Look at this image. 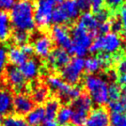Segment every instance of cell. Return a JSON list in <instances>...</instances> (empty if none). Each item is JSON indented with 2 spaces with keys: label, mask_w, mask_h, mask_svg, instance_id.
Returning a JSON list of instances; mask_svg holds the SVG:
<instances>
[{
  "label": "cell",
  "mask_w": 126,
  "mask_h": 126,
  "mask_svg": "<svg viewBox=\"0 0 126 126\" xmlns=\"http://www.w3.org/2000/svg\"><path fill=\"white\" fill-rule=\"evenodd\" d=\"M7 52L4 48L0 47V75L4 72L7 67Z\"/></svg>",
  "instance_id": "cell-30"
},
{
  "label": "cell",
  "mask_w": 126,
  "mask_h": 126,
  "mask_svg": "<svg viewBox=\"0 0 126 126\" xmlns=\"http://www.w3.org/2000/svg\"><path fill=\"white\" fill-rule=\"evenodd\" d=\"M107 6L110 9H117L121 6L124 0H105Z\"/></svg>",
  "instance_id": "cell-38"
},
{
  "label": "cell",
  "mask_w": 126,
  "mask_h": 126,
  "mask_svg": "<svg viewBox=\"0 0 126 126\" xmlns=\"http://www.w3.org/2000/svg\"><path fill=\"white\" fill-rule=\"evenodd\" d=\"M44 117H45L44 107L40 105V106L35 107L27 115L26 121L30 126H40L43 122Z\"/></svg>",
  "instance_id": "cell-22"
},
{
  "label": "cell",
  "mask_w": 126,
  "mask_h": 126,
  "mask_svg": "<svg viewBox=\"0 0 126 126\" xmlns=\"http://www.w3.org/2000/svg\"><path fill=\"white\" fill-rule=\"evenodd\" d=\"M54 4L47 0H37L34 11L35 23L40 28H47L52 23Z\"/></svg>",
  "instance_id": "cell-9"
},
{
  "label": "cell",
  "mask_w": 126,
  "mask_h": 126,
  "mask_svg": "<svg viewBox=\"0 0 126 126\" xmlns=\"http://www.w3.org/2000/svg\"><path fill=\"white\" fill-rule=\"evenodd\" d=\"M7 58L12 66L20 67L28 60V56L22 51L20 47H12L7 53Z\"/></svg>",
  "instance_id": "cell-21"
},
{
  "label": "cell",
  "mask_w": 126,
  "mask_h": 126,
  "mask_svg": "<svg viewBox=\"0 0 126 126\" xmlns=\"http://www.w3.org/2000/svg\"><path fill=\"white\" fill-rule=\"evenodd\" d=\"M122 46V40L117 33L109 32L104 35L97 36L93 41L89 47V52L92 54L96 53H107L115 54L120 49Z\"/></svg>",
  "instance_id": "cell-5"
},
{
  "label": "cell",
  "mask_w": 126,
  "mask_h": 126,
  "mask_svg": "<svg viewBox=\"0 0 126 126\" xmlns=\"http://www.w3.org/2000/svg\"><path fill=\"white\" fill-rule=\"evenodd\" d=\"M110 126H126V113L111 112L110 114Z\"/></svg>",
  "instance_id": "cell-28"
},
{
  "label": "cell",
  "mask_w": 126,
  "mask_h": 126,
  "mask_svg": "<svg viewBox=\"0 0 126 126\" xmlns=\"http://www.w3.org/2000/svg\"><path fill=\"white\" fill-rule=\"evenodd\" d=\"M85 60L81 57H74L69 63L61 69V79L69 85L75 86L80 80L84 71Z\"/></svg>",
  "instance_id": "cell-8"
},
{
  "label": "cell",
  "mask_w": 126,
  "mask_h": 126,
  "mask_svg": "<svg viewBox=\"0 0 126 126\" xmlns=\"http://www.w3.org/2000/svg\"><path fill=\"white\" fill-rule=\"evenodd\" d=\"M2 123L3 126H30L26 119H24L21 116H6Z\"/></svg>",
  "instance_id": "cell-26"
},
{
  "label": "cell",
  "mask_w": 126,
  "mask_h": 126,
  "mask_svg": "<svg viewBox=\"0 0 126 126\" xmlns=\"http://www.w3.org/2000/svg\"><path fill=\"white\" fill-rule=\"evenodd\" d=\"M73 110L71 106L68 105H64L61 107L58 110V113L56 115V121L57 124H60L61 126L67 125L72 118Z\"/></svg>",
  "instance_id": "cell-25"
},
{
  "label": "cell",
  "mask_w": 126,
  "mask_h": 126,
  "mask_svg": "<svg viewBox=\"0 0 126 126\" xmlns=\"http://www.w3.org/2000/svg\"><path fill=\"white\" fill-rule=\"evenodd\" d=\"M52 41L61 48L69 51L72 46L71 35L67 29L64 25H54L51 29ZM69 53V52H68Z\"/></svg>",
  "instance_id": "cell-11"
},
{
  "label": "cell",
  "mask_w": 126,
  "mask_h": 126,
  "mask_svg": "<svg viewBox=\"0 0 126 126\" xmlns=\"http://www.w3.org/2000/svg\"><path fill=\"white\" fill-rule=\"evenodd\" d=\"M76 2H77V5L79 11L87 12V11H89V9L91 8L90 0H76Z\"/></svg>",
  "instance_id": "cell-34"
},
{
  "label": "cell",
  "mask_w": 126,
  "mask_h": 126,
  "mask_svg": "<svg viewBox=\"0 0 126 126\" xmlns=\"http://www.w3.org/2000/svg\"><path fill=\"white\" fill-rule=\"evenodd\" d=\"M110 30V22H104V23H100L98 25V33L102 34V35H105V34L109 33Z\"/></svg>",
  "instance_id": "cell-36"
},
{
  "label": "cell",
  "mask_w": 126,
  "mask_h": 126,
  "mask_svg": "<svg viewBox=\"0 0 126 126\" xmlns=\"http://www.w3.org/2000/svg\"><path fill=\"white\" fill-rule=\"evenodd\" d=\"M84 126H110V114L104 107H98L90 112Z\"/></svg>",
  "instance_id": "cell-14"
},
{
  "label": "cell",
  "mask_w": 126,
  "mask_h": 126,
  "mask_svg": "<svg viewBox=\"0 0 126 126\" xmlns=\"http://www.w3.org/2000/svg\"><path fill=\"white\" fill-rule=\"evenodd\" d=\"M0 126H2V125H0Z\"/></svg>",
  "instance_id": "cell-43"
},
{
  "label": "cell",
  "mask_w": 126,
  "mask_h": 126,
  "mask_svg": "<svg viewBox=\"0 0 126 126\" xmlns=\"http://www.w3.org/2000/svg\"><path fill=\"white\" fill-rule=\"evenodd\" d=\"M48 98V88L43 85H37L32 92V100L34 103L41 105L45 103Z\"/></svg>",
  "instance_id": "cell-24"
},
{
  "label": "cell",
  "mask_w": 126,
  "mask_h": 126,
  "mask_svg": "<svg viewBox=\"0 0 126 126\" xmlns=\"http://www.w3.org/2000/svg\"><path fill=\"white\" fill-rule=\"evenodd\" d=\"M93 107V101L88 94H81L71 103L73 110L72 122L74 126H84Z\"/></svg>",
  "instance_id": "cell-6"
},
{
  "label": "cell",
  "mask_w": 126,
  "mask_h": 126,
  "mask_svg": "<svg viewBox=\"0 0 126 126\" xmlns=\"http://www.w3.org/2000/svg\"><path fill=\"white\" fill-rule=\"evenodd\" d=\"M79 25L86 29L88 32L92 35L93 38H96L98 34V25L99 23L98 22L97 18L93 14L90 12H84L79 17L78 22Z\"/></svg>",
  "instance_id": "cell-16"
},
{
  "label": "cell",
  "mask_w": 126,
  "mask_h": 126,
  "mask_svg": "<svg viewBox=\"0 0 126 126\" xmlns=\"http://www.w3.org/2000/svg\"><path fill=\"white\" fill-rule=\"evenodd\" d=\"M20 48L22 49V51H23V53H24L25 54H26L27 56H30L32 55V54H34V47H33V45H31V44L30 43H26V44H23V45L21 46V47Z\"/></svg>",
  "instance_id": "cell-39"
},
{
  "label": "cell",
  "mask_w": 126,
  "mask_h": 126,
  "mask_svg": "<svg viewBox=\"0 0 126 126\" xmlns=\"http://www.w3.org/2000/svg\"><path fill=\"white\" fill-rule=\"evenodd\" d=\"M16 4V0H0V11H9Z\"/></svg>",
  "instance_id": "cell-32"
},
{
  "label": "cell",
  "mask_w": 126,
  "mask_h": 126,
  "mask_svg": "<svg viewBox=\"0 0 126 126\" xmlns=\"http://www.w3.org/2000/svg\"><path fill=\"white\" fill-rule=\"evenodd\" d=\"M19 69L26 79H33L38 74V63L33 59H28L23 64L20 66Z\"/></svg>",
  "instance_id": "cell-19"
},
{
  "label": "cell",
  "mask_w": 126,
  "mask_h": 126,
  "mask_svg": "<svg viewBox=\"0 0 126 126\" xmlns=\"http://www.w3.org/2000/svg\"><path fill=\"white\" fill-rule=\"evenodd\" d=\"M110 23V30H112V32L114 33H118V32L122 31V24H121V22L119 19H112Z\"/></svg>",
  "instance_id": "cell-35"
},
{
  "label": "cell",
  "mask_w": 126,
  "mask_h": 126,
  "mask_svg": "<svg viewBox=\"0 0 126 126\" xmlns=\"http://www.w3.org/2000/svg\"><path fill=\"white\" fill-rule=\"evenodd\" d=\"M11 34V23L10 16L6 11H0V42L10 38Z\"/></svg>",
  "instance_id": "cell-18"
},
{
  "label": "cell",
  "mask_w": 126,
  "mask_h": 126,
  "mask_svg": "<svg viewBox=\"0 0 126 126\" xmlns=\"http://www.w3.org/2000/svg\"><path fill=\"white\" fill-rule=\"evenodd\" d=\"M79 15L76 0H65L54 10L52 23L63 25L75 20Z\"/></svg>",
  "instance_id": "cell-7"
},
{
  "label": "cell",
  "mask_w": 126,
  "mask_h": 126,
  "mask_svg": "<svg viewBox=\"0 0 126 126\" xmlns=\"http://www.w3.org/2000/svg\"><path fill=\"white\" fill-rule=\"evenodd\" d=\"M34 11L35 5L31 0H19L11 10L10 19L11 26L16 30L32 31L35 26Z\"/></svg>",
  "instance_id": "cell-1"
},
{
  "label": "cell",
  "mask_w": 126,
  "mask_h": 126,
  "mask_svg": "<svg viewBox=\"0 0 126 126\" xmlns=\"http://www.w3.org/2000/svg\"><path fill=\"white\" fill-rule=\"evenodd\" d=\"M60 109V101L55 98H52L47 99L45 102L44 111H45V117L44 120L56 121V115Z\"/></svg>",
  "instance_id": "cell-20"
},
{
  "label": "cell",
  "mask_w": 126,
  "mask_h": 126,
  "mask_svg": "<svg viewBox=\"0 0 126 126\" xmlns=\"http://www.w3.org/2000/svg\"><path fill=\"white\" fill-rule=\"evenodd\" d=\"M105 0H90L91 3V8L93 10L94 12H97L102 9Z\"/></svg>",
  "instance_id": "cell-37"
},
{
  "label": "cell",
  "mask_w": 126,
  "mask_h": 126,
  "mask_svg": "<svg viewBox=\"0 0 126 126\" xmlns=\"http://www.w3.org/2000/svg\"><path fill=\"white\" fill-rule=\"evenodd\" d=\"M3 122V118H2V117H1V116H0V124H1V123Z\"/></svg>",
  "instance_id": "cell-41"
},
{
  "label": "cell",
  "mask_w": 126,
  "mask_h": 126,
  "mask_svg": "<svg viewBox=\"0 0 126 126\" xmlns=\"http://www.w3.org/2000/svg\"><path fill=\"white\" fill-rule=\"evenodd\" d=\"M47 1H50V2L54 3V4H61V3L64 2L65 0H47Z\"/></svg>",
  "instance_id": "cell-40"
},
{
  "label": "cell",
  "mask_w": 126,
  "mask_h": 126,
  "mask_svg": "<svg viewBox=\"0 0 126 126\" xmlns=\"http://www.w3.org/2000/svg\"><path fill=\"white\" fill-rule=\"evenodd\" d=\"M35 108V103L30 97L20 93L13 98V110L18 116H27Z\"/></svg>",
  "instance_id": "cell-13"
},
{
  "label": "cell",
  "mask_w": 126,
  "mask_h": 126,
  "mask_svg": "<svg viewBox=\"0 0 126 126\" xmlns=\"http://www.w3.org/2000/svg\"><path fill=\"white\" fill-rule=\"evenodd\" d=\"M84 85L93 103L104 105L108 103V84L102 77L88 74L84 79Z\"/></svg>",
  "instance_id": "cell-2"
},
{
  "label": "cell",
  "mask_w": 126,
  "mask_h": 126,
  "mask_svg": "<svg viewBox=\"0 0 126 126\" xmlns=\"http://www.w3.org/2000/svg\"><path fill=\"white\" fill-rule=\"evenodd\" d=\"M70 35L72 46L70 50L68 51L69 54H74L75 57L83 58L88 53L93 37L86 29H84L79 23H77L72 29Z\"/></svg>",
  "instance_id": "cell-4"
},
{
  "label": "cell",
  "mask_w": 126,
  "mask_h": 126,
  "mask_svg": "<svg viewBox=\"0 0 126 126\" xmlns=\"http://www.w3.org/2000/svg\"><path fill=\"white\" fill-rule=\"evenodd\" d=\"M6 78L9 84L16 92H22L26 88V79L18 67L11 66L8 67L6 69Z\"/></svg>",
  "instance_id": "cell-12"
},
{
  "label": "cell",
  "mask_w": 126,
  "mask_h": 126,
  "mask_svg": "<svg viewBox=\"0 0 126 126\" xmlns=\"http://www.w3.org/2000/svg\"><path fill=\"white\" fill-rule=\"evenodd\" d=\"M103 67H105L104 63L98 56H91L85 60L84 70L89 74H96Z\"/></svg>",
  "instance_id": "cell-23"
},
{
  "label": "cell",
  "mask_w": 126,
  "mask_h": 126,
  "mask_svg": "<svg viewBox=\"0 0 126 126\" xmlns=\"http://www.w3.org/2000/svg\"><path fill=\"white\" fill-rule=\"evenodd\" d=\"M64 126H68V125H64Z\"/></svg>",
  "instance_id": "cell-42"
},
{
  "label": "cell",
  "mask_w": 126,
  "mask_h": 126,
  "mask_svg": "<svg viewBox=\"0 0 126 126\" xmlns=\"http://www.w3.org/2000/svg\"><path fill=\"white\" fill-rule=\"evenodd\" d=\"M34 53L41 58H47L53 50V41L48 35H41L34 42Z\"/></svg>",
  "instance_id": "cell-15"
},
{
  "label": "cell",
  "mask_w": 126,
  "mask_h": 126,
  "mask_svg": "<svg viewBox=\"0 0 126 126\" xmlns=\"http://www.w3.org/2000/svg\"><path fill=\"white\" fill-rule=\"evenodd\" d=\"M47 59L48 67L54 70H61L71 61L70 54L68 51L61 47L52 50Z\"/></svg>",
  "instance_id": "cell-10"
},
{
  "label": "cell",
  "mask_w": 126,
  "mask_h": 126,
  "mask_svg": "<svg viewBox=\"0 0 126 126\" xmlns=\"http://www.w3.org/2000/svg\"><path fill=\"white\" fill-rule=\"evenodd\" d=\"M96 15H95V17L97 18L98 23H104V22H107L108 20V17H109V12L107 11L104 9H101L99 10L98 11H97Z\"/></svg>",
  "instance_id": "cell-33"
},
{
  "label": "cell",
  "mask_w": 126,
  "mask_h": 126,
  "mask_svg": "<svg viewBox=\"0 0 126 126\" xmlns=\"http://www.w3.org/2000/svg\"><path fill=\"white\" fill-rule=\"evenodd\" d=\"M119 20L122 24V32L126 37V4L122 5L119 10Z\"/></svg>",
  "instance_id": "cell-31"
},
{
  "label": "cell",
  "mask_w": 126,
  "mask_h": 126,
  "mask_svg": "<svg viewBox=\"0 0 126 126\" xmlns=\"http://www.w3.org/2000/svg\"><path fill=\"white\" fill-rule=\"evenodd\" d=\"M12 38L15 43L17 44V45L22 46V45H23V44L28 43L30 35H29L28 32L22 31V30H16V31L13 33Z\"/></svg>",
  "instance_id": "cell-29"
},
{
  "label": "cell",
  "mask_w": 126,
  "mask_h": 126,
  "mask_svg": "<svg viewBox=\"0 0 126 126\" xmlns=\"http://www.w3.org/2000/svg\"><path fill=\"white\" fill-rule=\"evenodd\" d=\"M122 87L117 83H111L108 86V102L117 101L121 96Z\"/></svg>",
  "instance_id": "cell-27"
},
{
  "label": "cell",
  "mask_w": 126,
  "mask_h": 126,
  "mask_svg": "<svg viewBox=\"0 0 126 126\" xmlns=\"http://www.w3.org/2000/svg\"><path fill=\"white\" fill-rule=\"evenodd\" d=\"M47 86L53 92H55L60 99L65 103H72L82 94L79 86L67 84L61 77L55 75H51L47 78Z\"/></svg>",
  "instance_id": "cell-3"
},
{
  "label": "cell",
  "mask_w": 126,
  "mask_h": 126,
  "mask_svg": "<svg viewBox=\"0 0 126 126\" xmlns=\"http://www.w3.org/2000/svg\"><path fill=\"white\" fill-rule=\"evenodd\" d=\"M13 110V95L8 89H0V116H9Z\"/></svg>",
  "instance_id": "cell-17"
}]
</instances>
